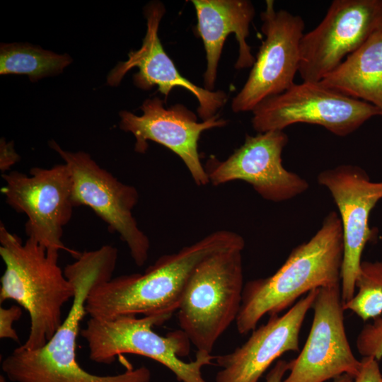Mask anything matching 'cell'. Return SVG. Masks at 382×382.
Here are the masks:
<instances>
[{
  "mask_svg": "<svg viewBox=\"0 0 382 382\" xmlns=\"http://www.w3.org/2000/svg\"><path fill=\"white\" fill-rule=\"evenodd\" d=\"M0 255L6 269L0 301L13 300L28 311L30 332L23 348L45 346L62 325V308L75 294L74 284L58 265L59 253L47 251L33 239L23 243L0 224Z\"/></svg>",
  "mask_w": 382,
  "mask_h": 382,
  "instance_id": "obj_4",
  "label": "cell"
},
{
  "mask_svg": "<svg viewBox=\"0 0 382 382\" xmlns=\"http://www.w3.org/2000/svg\"><path fill=\"white\" fill-rule=\"evenodd\" d=\"M170 317L166 316H120L112 319L91 318L81 329L89 358L99 364H111L121 354H134L152 359L170 369L182 382H206L203 366L215 357L197 351L195 360L180 359L190 349V341L181 330L161 336L153 330Z\"/></svg>",
  "mask_w": 382,
  "mask_h": 382,
  "instance_id": "obj_6",
  "label": "cell"
},
{
  "mask_svg": "<svg viewBox=\"0 0 382 382\" xmlns=\"http://www.w3.org/2000/svg\"><path fill=\"white\" fill-rule=\"evenodd\" d=\"M318 289L309 291L283 315L270 316L232 352L215 357L221 368L215 382H257L277 358L299 351L300 331Z\"/></svg>",
  "mask_w": 382,
  "mask_h": 382,
  "instance_id": "obj_17",
  "label": "cell"
},
{
  "mask_svg": "<svg viewBox=\"0 0 382 382\" xmlns=\"http://www.w3.org/2000/svg\"><path fill=\"white\" fill-rule=\"evenodd\" d=\"M313 318L299 354L289 361L283 382H325L348 374L354 378L361 368L347 340L341 283L321 287L312 306Z\"/></svg>",
  "mask_w": 382,
  "mask_h": 382,
  "instance_id": "obj_12",
  "label": "cell"
},
{
  "mask_svg": "<svg viewBox=\"0 0 382 382\" xmlns=\"http://www.w3.org/2000/svg\"><path fill=\"white\" fill-rule=\"evenodd\" d=\"M337 207L343 238L341 296L343 303L355 293V282L366 245L375 238L369 217L382 199V181H372L361 168L344 164L325 170L318 175Z\"/></svg>",
  "mask_w": 382,
  "mask_h": 382,
  "instance_id": "obj_13",
  "label": "cell"
},
{
  "mask_svg": "<svg viewBox=\"0 0 382 382\" xmlns=\"http://www.w3.org/2000/svg\"><path fill=\"white\" fill-rule=\"evenodd\" d=\"M71 62L66 53L57 54L28 42L0 45V74H25L31 82L58 75Z\"/></svg>",
  "mask_w": 382,
  "mask_h": 382,
  "instance_id": "obj_20",
  "label": "cell"
},
{
  "mask_svg": "<svg viewBox=\"0 0 382 382\" xmlns=\"http://www.w3.org/2000/svg\"><path fill=\"white\" fill-rule=\"evenodd\" d=\"M164 105L161 99L154 97L145 100L140 106L141 115L120 111V128L134 135L136 152L144 154L148 141L163 145L181 158L197 185H207L209 180L200 160L198 141L203 132L223 127L228 121L216 114L199 122L196 115L184 105L178 103L168 108Z\"/></svg>",
  "mask_w": 382,
  "mask_h": 382,
  "instance_id": "obj_15",
  "label": "cell"
},
{
  "mask_svg": "<svg viewBox=\"0 0 382 382\" xmlns=\"http://www.w3.org/2000/svg\"><path fill=\"white\" fill-rule=\"evenodd\" d=\"M283 130L246 134L245 141L224 161L211 156L204 165L209 183L214 186L243 180L265 199L281 202L291 199L308 188V182L287 170L282 154L288 143Z\"/></svg>",
  "mask_w": 382,
  "mask_h": 382,
  "instance_id": "obj_14",
  "label": "cell"
},
{
  "mask_svg": "<svg viewBox=\"0 0 382 382\" xmlns=\"http://www.w3.org/2000/svg\"><path fill=\"white\" fill-rule=\"evenodd\" d=\"M265 38L244 86L233 98L234 112L253 111L266 99L289 89L299 72L300 45L304 21L284 9L276 11L272 0L265 1L260 14Z\"/></svg>",
  "mask_w": 382,
  "mask_h": 382,
  "instance_id": "obj_10",
  "label": "cell"
},
{
  "mask_svg": "<svg viewBox=\"0 0 382 382\" xmlns=\"http://www.w3.org/2000/svg\"><path fill=\"white\" fill-rule=\"evenodd\" d=\"M165 13L164 5L158 1L146 4L144 9L146 33L142 45L139 50L130 51L128 59L119 62L109 72L107 83L118 86L125 74L137 67L138 71L133 75V83L137 88L147 91L156 86L166 100L172 89H186L198 100L199 117L202 121L207 120L218 114L217 111L226 104L227 94L223 91H210L198 86L180 74L158 37L159 24Z\"/></svg>",
  "mask_w": 382,
  "mask_h": 382,
  "instance_id": "obj_16",
  "label": "cell"
},
{
  "mask_svg": "<svg viewBox=\"0 0 382 382\" xmlns=\"http://www.w3.org/2000/svg\"><path fill=\"white\" fill-rule=\"evenodd\" d=\"M353 297L343 303L345 311L364 321L382 315V260L362 261L355 282Z\"/></svg>",
  "mask_w": 382,
  "mask_h": 382,
  "instance_id": "obj_21",
  "label": "cell"
},
{
  "mask_svg": "<svg viewBox=\"0 0 382 382\" xmlns=\"http://www.w3.org/2000/svg\"><path fill=\"white\" fill-rule=\"evenodd\" d=\"M319 82L373 105L382 115V27Z\"/></svg>",
  "mask_w": 382,
  "mask_h": 382,
  "instance_id": "obj_19",
  "label": "cell"
},
{
  "mask_svg": "<svg viewBox=\"0 0 382 382\" xmlns=\"http://www.w3.org/2000/svg\"><path fill=\"white\" fill-rule=\"evenodd\" d=\"M49 146L69 168L74 207H90L105 222L109 231L118 233L127 244L134 263L143 266L148 259L150 241L132 214L139 202L137 190L120 182L84 151L64 150L54 140Z\"/></svg>",
  "mask_w": 382,
  "mask_h": 382,
  "instance_id": "obj_9",
  "label": "cell"
},
{
  "mask_svg": "<svg viewBox=\"0 0 382 382\" xmlns=\"http://www.w3.org/2000/svg\"><path fill=\"white\" fill-rule=\"evenodd\" d=\"M117 249L105 245L81 253L67 265L64 273L74 284V296L66 318L47 343L37 349L21 346L2 361L1 369L13 382H150L151 374L144 366L129 368L117 375L99 376L83 369L76 359V340L91 290L112 278Z\"/></svg>",
  "mask_w": 382,
  "mask_h": 382,
  "instance_id": "obj_1",
  "label": "cell"
},
{
  "mask_svg": "<svg viewBox=\"0 0 382 382\" xmlns=\"http://www.w3.org/2000/svg\"><path fill=\"white\" fill-rule=\"evenodd\" d=\"M1 177L5 185L1 192L6 203L28 217L25 224L28 238L48 252L66 250L77 258L81 253L67 248L62 241L64 227L71 219L74 207L72 176L68 166L34 167L29 175L13 170Z\"/></svg>",
  "mask_w": 382,
  "mask_h": 382,
  "instance_id": "obj_7",
  "label": "cell"
},
{
  "mask_svg": "<svg viewBox=\"0 0 382 382\" xmlns=\"http://www.w3.org/2000/svg\"><path fill=\"white\" fill-rule=\"evenodd\" d=\"M0 150V170L3 174L19 161L20 156L12 142L7 143L4 139H1Z\"/></svg>",
  "mask_w": 382,
  "mask_h": 382,
  "instance_id": "obj_25",
  "label": "cell"
},
{
  "mask_svg": "<svg viewBox=\"0 0 382 382\" xmlns=\"http://www.w3.org/2000/svg\"><path fill=\"white\" fill-rule=\"evenodd\" d=\"M22 316L20 306L13 305L9 308H0V338L10 339L18 342L17 332L13 328V323Z\"/></svg>",
  "mask_w": 382,
  "mask_h": 382,
  "instance_id": "obj_23",
  "label": "cell"
},
{
  "mask_svg": "<svg viewBox=\"0 0 382 382\" xmlns=\"http://www.w3.org/2000/svg\"><path fill=\"white\" fill-rule=\"evenodd\" d=\"M373 320L361 328L356 345L363 357H371L379 361L382 359V316Z\"/></svg>",
  "mask_w": 382,
  "mask_h": 382,
  "instance_id": "obj_22",
  "label": "cell"
},
{
  "mask_svg": "<svg viewBox=\"0 0 382 382\" xmlns=\"http://www.w3.org/2000/svg\"><path fill=\"white\" fill-rule=\"evenodd\" d=\"M342 258L340 219L330 212L315 235L294 248L275 273L244 284L235 321L239 334L255 330L265 315H278L309 291L341 283Z\"/></svg>",
  "mask_w": 382,
  "mask_h": 382,
  "instance_id": "obj_3",
  "label": "cell"
},
{
  "mask_svg": "<svg viewBox=\"0 0 382 382\" xmlns=\"http://www.w3.org/2000/svg\"><path fill=\"white\" fill-rule=\"evenodd\" d=\"M243 248L219 252L192 274L178 309L180 330L197 351L211 354L238 315L243 291Z\"/></svg>",
  "mask_w": 382,
  "mask_h": 382,
  "instance_id": "obj_5",
  "label": "cell"
},
{
  "mask_svg": "<svg viewBox=\"0 0 382 382\" xmlns=\"http://www.w3.org/2000/svg\"><path fill=\"white\" fill-rule=\"evenodd\" d=\"M354 378L348 374H342L334 379L333 382H353Z\"/></svg>",
  "mask_w": 382,
  "mask_h": 382,
  "instance_id": "obj_27",
  "label": "cell"
},
{
  "mask_svg": "<svg viewBox=\"0 0 382 382\" xmlns=\"http://www.w3.org/2000/svg\"><path fill=\"white\" fill-rule=\"evenodd\" d=\"M382 27V0H334L321 22L304 33L299 73L319 82Z\"/></svg>",
  "mask_w": 382,
  "mask_h": 382,
  "instance_id": "obj_11",
  "label": "cell"
},
{
  "mask_svg": "<svg viewBox=\"0 0 382 382\" xmlns=\"http://www.w3.org/2000/svg\"><path fill=\"white\" fill-rule=\"evenodd\" d=\"M244 247L240 234L214 231L176 253L161 256L143 274L121 275L97 284L87 297L86 314L98 319L139 314L171 317L192 274L203 260L225 250Z\"/></svg>",
  "mask_w": 382,
  "mask_h": 382,
  "instance_id": "obj_2",
  "label": "cell"
},
{
  "mask_svg": "<svg viewBox=\"0 0 382 382\" xmlns=\"http://www.w3.org/2000/svg\"><path fill=\"white\" fill-rule=\"evenodd\" d=\"M289 371V362L278 360L266 376L265 382H283L286 372Z\"/></svg>",
  "mask_w": 382,
  "mask_h": 382,
  "instance_id": "obj_26",
  "label": "cell"
},
{
  "mask_svg": "<svg viewBox=\"0 0 382 382\" xmlns=\"http://www.w3.org/2000/svg\"><path fill=\"white\" fill-rule=\"evenodd\" d=\"M252 112L253 128L257 133L307 123L322 126L340 137L352 134L372 117L381 115L369 103L312 81L295 83L284 92L262 102Z\"/></svg>",
  "mask_w": 382,
  "mask_h": 382,
  "instance_id": "obj_8",
  "label": "cell"
},
{
  "mask_svg": "<svg viewBox=\"0 0 382 382\" xmlns=\"http://www.w3.org/2000/svg\"><path fill=\"white\" fill-rule=\"evenodd\" d=\"M353 382H382L378 361L371 357H362L360 370Z\"/></svg>",
  "mask_w": 382,
  "mask_h": 382,
  "instance_id": "obj_24",
  "label": "cell"
},
{
  "mask_svg": "<svg viewBox=\"0 0 382 382\" xmlns=\"http://www.w3.org/2000/svg\"><path fill=\"white\" fill-rule=\"evenodd\" d=\"M197 23L196 31L202 38L206 52L204 88L214 91L217 69L224 42L233 33L238 43L236 69L250 67L255 58L247 42L250 25L255 10L248 0H192Z\"/></svg>",
  "mask_w": 382,
  "mask_h": 382,
  "instance_id": "obj_18",
  "label": "cell"
}]
</instances>
